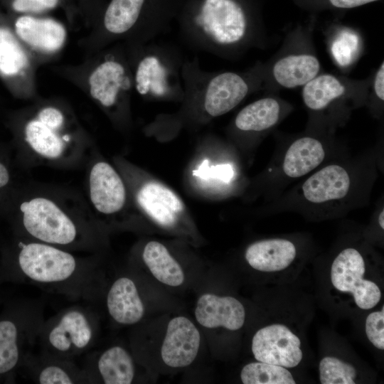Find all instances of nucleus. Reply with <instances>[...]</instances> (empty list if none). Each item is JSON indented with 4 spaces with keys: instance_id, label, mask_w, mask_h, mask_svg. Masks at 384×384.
Instances as JSON below:
<instances>
[{
    "instance_id": "17",
    "label": "nucleus",
    "mask_w": 384,
    "mask_h": 384,
    "mask_svg": "<svg viewBox=\"0 0 384 384\" xmlns=\"http://www.w3.org/2000/svg\"><path fill=\"white\" fill-rule=\"evenodd\" d=\"M200 342L199 331L188 318L174 317L167 326L161 349L162 360L172 368L189 366L198 355Z\"/></svg>"
},
{
    "instance_id": "21",
    "label": "nucleus",
    "mask_w": 384,
    "mask_h": 384,
    "mask_svg": "<svg viewBox=\"0 0 384 384\" xmlns=\"http://www.w3.org/2000/svg\"><path fill=\"white\" fill-rule=\"evenodd\" d=\"M297 255L296 244L283 238L256 241L250 244L245 252V258L250 267L266 272L286 269L294 262Z\"/></svg>"
},
{
    "instance_id": "12",
    "label": "nucleus",
    "mask_w": 384,
    "mask_h": 384,
    "mask_svg": "<svg viewBox=\"0 0 384 384\" xmlns=\"http://www.w3.org/2000/svg\"><path fill=\"white\" fill-rule=\"evenodd\" d=\"M300 339L283 324L259 329L252 341V351L257 361L294 368L302 359Z\"/></svg>"
},
{
    "instance_id": "32",
    "label": "nucleus",
    "mask_w": 384,
    "mask_h": 384,
    "mask_svg": "<svg viewBox=\"0 0 384 384\" xmlns=\"http://www.w3.org/2000/svg\"><path fill=\"white\" fill-rule=\"evenodd\" d=\"M193 174L205 180L215 178L226 184L232 182L235 178V171L232 164L224 163L209 166L208 159L203 160L198 168L193 171Z\"/></svg>"
},
{
    "instance_id": "22",
    "label": "nucleus",
    "mask_w": 384,
    "mask_h": 384,
    "mask_svg": "<svg viewBox=\"0 0 384 384\" xmlns=\"http://www.w3.org/2000/svg\"><path fill=\"white\" fill-rule=\"evenodd\" d=\"M248 85L239 75L225 72L210 81L204 97V107L212 117L223 115L235 107L247 95Z\"/></svg>"
},
{
    "instance_id": "23",
    "label": "nucleus",
    "mask_w": 384,
    "mask_h": 384,
    "mask_svg": "<svg viewBox=\"0 0 384 384\" xmlns=\"http://www.w3.org/2000/svg\"><path fill=\"white\" fill-rule=\"evenodd\" d=\"M286 107L274 97H264L242 108L235 119V126L240 132L262 134L273 129L284 117Z\"/></svg>"
},
{
    "instance_id": "2",
    "label": "nucleus",
    "mask_w": 384,
    "mask_h": 384,
    "mask_svg": "<svg viewBox=\"0 0 384 384\" xmlns=\"http://www.w3.org/2000/svg\"><path fill=\"white\" fill-rule=\"evenodd\" d=\"M24 283L70 299L92 301L101 294L97 261L73 251L12 236L0 250V284Z\"/></svg>"
},
{
    "instance_id": "15",
    "label": "nucleus",
    "mask_w": 384,
    "mask_h": 384,
    "mask_svg": "<svg viewBox=\"0 0 384 384\" xmlns=\"http://www.w3.org/2000/svg\"><path fill=\"white\" fill-rule=\"evenodd\" d=\"M82 368L88 384H129L135 377L134 359L121 346H111L99 353H87Z\"/></svg>"
},
{
    "instance_id": "19",
    "label": "nucleus",
    "mask_w": 384,
    "mask_h": 384,
    "mask_svg": "<svg viewBox=\"0 0 384 384\" xmlns=\"http://www.w3.org/2000/svg\"><path fill=\"white\" fill-rule=\"evenodd\" d=\"M136 201L148 216L165 227L174 225L184 210L181 199L169 188L155 181L140 186Z\"/></svg>"
},
{
    "instance_id": "36",
    "label": "nucleus",
    "mask_w": 384,
    "mask_h": 384,
    "mask_svg": "<svg viewBox=\"0 0 384 384\" xmlns=\"http://www.w3.org/2000/svg\"><path fill=\"white\" fill-rule=\"evenodd\" d=\"M375 1L377 0H329L334 6L342 9L354 8Z\"/></svg>"
},
{
    "instance_id": "33",
    "label": "nucleus",
    "mask_w": 384,
    "mask_h": 384,
    "mask_svg": "<svg viewBox=\"0 0 384 384\" xmlns=\"http://www.w3.org/2000/svg\"><path fill=\"white\" fill-rule=\"evenodd\" d=\"M384 306L370 313L366 320V334L368 340L378 349H384Z\"/></svg>"
},
{
    "instance_id": "37",
    "label": "nucleus",
    "mask_w": 384,
    "mask_h": 384,
    "mask_svg": "<svg viewBox=\"0 0 384 384\" xmlns=\"http://www.w3.org/2000/svg\"><path fill=\"white\" fill-rule=\"evenodd\" d=\"M2 244H3V242L0 240V250H1V247L2 246Z\"/></svg>"
},
{
    "instance_id": "20",
    "label": "nucleus",
    "mask_w": 384,
    "mask_h": 384,
    "mask_svg": "<svg viewBox=\"0 0 384 384\" xmlns=\"http://www.w3.org/2000/svg\"><path fill=\"white\" fill-rule=\"evenodd\" d=\"M105 302L109 315L118 324H135L145 313L137 286L129 277H119L110 284Z\"/></svg>"
},
{
    "instance_id": "38",
    "label": "nucleus",
    "mask_w": 384,
    "mask_h": 384,
    "mask_svg": "<svg viewBox=\"0 0 384 384\" xmlns=\"http://www.w3.org/2000/svg\"><path fill=\"white\" fill-rule=\"evenodd\" d=\"M1 296H0V303H1Z\"/></svg>"
},
{
    "instance_id": "25",
    "label": "nucleus",
    "mask_w": 384,
    "mask_h": 384,
    "mask_svg": "<svg viewBox=\"0 0 384 384\" xmlns=\"http://www.w3.org/2000/svg\"><path fill=\"white\" fill-rule=\"evenodd\" d=\"M142 260L154 277L161 283L171 287L183 283L185 276L181 265L161 243L156 241L146 243L142 252Z\"/></svg>"
},
{
    "instance_id": "28",
    "label": "nucleus",
    "mask_w": 384,
    "mask_h": 384,
    "mask_svg": "<svg viewBox=\"0 0 384 384\" xmlns=\"http://www.w3.org/2000/svg\"><path fill=\"white\" fill-rule=\"evenodd\" d=\"M134 80L136 90L142 95L151 90L162 95L167 90L165 70L154 56H146L139 63Z\"/></svg>"
},
{
    "instance_id": "7",
    "label": "nucleus",
    "mask_w": 384,
    "mask_h": 384,
    "mask_svg": "<svg viewBox=\"0 0 384 384\" xmlns=\"http://www.w3.org/2000/svg\"><path fill=\"white\" fill-rule=\"evenodd\" d=\"M97 319L87 306L72 305L45 319L38 342L41 351L67 359L90 351L97 333Z\"/></svg>"
},
{
    "instance_id": "10",
    "label": "nucleus",
    "mask_w": 384,
    "mask_h": 384,
    "mask_svg": "<svg viewBox=\"0 0 384 384\" xmlns=\"http://www.w3.org/2000/svg\"><path fill=\"white\" fill-rule=\"evenodd\" d=\"M365 271V260L360 250L348 247L334 258L331 280L338 291L351 293L359 308L370 309L380 302L381 292L375 283L363 278Z\"/></svg>"
},
{
    "instance_id": "16",
    "label": "nucleus",
    "mask_w": 384,
    "mask_h": 384,
    "mask_svg": "<svg viewBox=\"0 0 384 384\" xmlns=\"http://www.w3.org/2000/svg\"><path fill=\"white\" fill-rule=\"evenodd\" d=\"M19 370L30 380L40 384L87 383L82 367L74 360L56 356L41 351L30 352Z\"/></svg>"
},
{
    "instance_id": "3",
    "label": "nucleus",
    "mask_w": 384,
    "mask_h": 384,
    "mask_svg": "<svg viewBox=\"0 0 384 384\" xmlns=\"http://www.w3.org/2000/svg\"><path fill=\"white\" fill-rule=\"evenodd\" d=\"M62 197L31 193L18 185L2 215L12 236L58 246L73 252L95 251L97 224L88 211L75 210Z\"/></svg>"
},
{
    "instance_id": "31",
    "label": "nucleus",
    "mask_w": 384,
    "mask_h": 384,
    "mask_svg": "<svg viewBox=\"0 0 384 384\" xmlns=\"http://www.w3.org/2000/svg\"><path fill=\"white\" fill-rule=\"evenodd\" d=\"M14 160L9 146L0 143V216L2 217L18 183L14 176Z\"/></svg>"
},
{
    "instance_id": "34",
    "label": "nucleus",
    "mask_w": 384,
    "mask_h": 384,
    "mask_svg": "<svg viewBox=\"0 0 384 384\" xmlns=\"http://www.w3.org/2000/svg\"><path fill=\"white\" fill-rule=\"evenodd\" d=\"M59 0H14L13 9L19 13H41L55 8Z\"/></svg>"
},
{
    "instance_id": "8",
    "label": "nucleus",
    "mask_w": 384,
    "mask_h": 384,
    "mask_svg": "<svg viewBox=\"0 0 384 384\" xmlns=\"http://www.w3.org/2000/svg\"><path fill=\"white\" fill-rule=\"evenodd\" d=\"M60 72L105 109L114 107L131 86L126 67L114 57L88 58Z\"/></svg>"
},
{
    "instance_id": "13",
    "label": "nucleus",
    "mask_w": 384,
    "mask_h": 384,
    "mask_svg": "<svg viewBox=\"0 0 384 384\" xmlns=\"http://www.w3.org/2000/svg\"><path fill=\"white\" fill-rule=\"evenodd\" d=\"M196 22L220 44L240 41L246 30L244 12L233 0H205Z\"/></svg>"
},
{
    "instance_id": "5",
    "label": "nucleus",
    "mask_w": 384,
    "mask_h": 384,
    "mask_svg": "<svg viewBox=\"0 0 384 384\" xmlns=\"http://www.w3.org/2000/svg\"><path fill=\"white\" fill-rule=\"evenodd\" d=\"M349 152L321 135L304 134L278 145L260 175V192L270 202L326 162Z\"/></svg>"
},
{
    "instance_id": "14",
    "label": "nucleus",
    "mask_w": 384,
    "mask_h": 384,
    "mask_svg": "<svg viewBox=\"0 0 384 384\" xmlns=\"http://www.w3.org/2000/svg\"><path fill=\"white\" fill-rule=\"evenodd\" d=\"M88 199L97 213L111 215L124 206L127 191L117 171L107 162L98 161L90 167L87 178Z\"/></svg>"
},
{
    "instance_id": "35",
    "label": "nucleus",
    "mask_w": 384,
    "mask_h": 384,
    "mask_svg": "<svg viewBox=\"0 0 384 384\" xmlns=\"http://www.w3.org/2000/svg\"><path fill=\"white\" fill-rule=\"evenodd\" d=\"M373 89L376 97L383 101L384 100V64L382 63L378 70L373 83Z\"/></svg>"
},
{
    "instance_id": "24",
    "label": "nucleus",
    "mask_w": 384,
    "mask_h": 384,
    "mask_svg": "<svg viewBox=\"0 0 384 384\" xmlns=\"http://www.w3.org/2000/svg\"><path fill=\"white\" fill-rule=\"evenodd\" d=\"M319 69V61L314 55L294 54L277 60L272 73L279 85L294 88L306 84L318 75Z\"/></svg>"
},
{
    "instance_id": "11",
    "label": "nucleus",
    "mask_w": 384,
    "mask_h": 384,
    "mask_svg": "<svg viewBox=\"0 0 384 384\" xmlns=\"http://www.w3.org/2000/svg\"><path fill=\"white\" fill-rule=\"evenodd\" d=\"M13 30L40 64L59 54L68 38L65 26L51 18L22 15L16 19Z\"/></svg>"
},
{
    "instance_id": "18",
    "label": "nucleus",
    "mask_w": 384,
    "mask_h": 384,
    "mask_svg": "<svg viewBox=\"0 0 384 384\" xmlns=\"http://www.w3.org/2000/svg\"><path fill=\"white\" fill-rule=\"evenodd\" d=\"M195 316L197 321L206 328L223 326L235 331L243 326L245 311L240 302L233 297L208 293L198 299Z\"/></svg>"
},
{
    "instance_id": "27",
    "label": "nucleus",
    "mask_w": 384,
    "mask_h": 384,
    "mask_svg": "<svg viewBox=\"0 0 384 384\" xmlns=\"http://www.w3.org/2000/svg\"><path fill=\"white\" fill-rule=\"evenodd\" d=\"M144 0H112L103 18L105 31L113 36L128 32L136 23Z\"/></svg>"
},
{
    "instance_id": "1",
    "label": "nucleus",
    "mask_w": 384,
    "mask_h": 384,
    "mask_svg": "<svg viewBox=\"0 0 384 384\" xmlns=\"http://www.w3.org/2000/svg\"><path fill=\"white\" fill-rule=\"evenodd\" d=\"M383 151L373 147L334 159L268 202L266 210L294 212L321 220L367 206L381 171Z\"/></svg>"
},
{
    "instance_id": "4",
    "label": "nucleus",
    "mask_w": 384,
    "mask_h": 384,
    "mask_svg": "<svg viewBox=\"0 0 384 384\" xmlns=\"http://www.w3.org/2000/svg\"><path fill=\"white\" fill-rule=\"evenodd\" d=\"M15 164H23L31 154L48 163L71 158L87 136L70 108L59 100H38L11 117Z\"/></svg>"
},
{
    "instance_id": "9",
    "label": "nucleus",
    "mask_w": 384,
    "mask_h": 384,
    "mask_svg": "<svg viewBox=\"0 0 384 384\" xmlns=\"http://www.w3.org/2000/svg\"><path fill=\"white\" fill-rule=\"evenodd\" d=\"M40 63L14 30L0 25V75L11 92L22 99H36V73Z\"/></svg>"
},
{
    "instance_id": "6",
    "label": "nucleus",
    "mask_w": 384,
    "mask_h": 384,
    "mask_svg": "<svg viewBox=\"0 0 384 384\" xmlns=\"http://www.w3.org/2000/svg\"><path fill=\"white\" fill-rule=\"evenodd\" d=\"M45 321L41 300L7 303L0 314V383H11L38 342Z\"/></svg>"
},
{
    "instance_id": "26",
    "label": "nucleus",
    "mask_w": 384,
    "mask_h": 384,
    "mask_svg": "<svg viewBox=\"0 0 384 384\" xmlns=\"http://www.w3.org/2000/svg\"><path fill=\"white\" fill-rule=\"evenodd\" d=\"M345 87L335 76L316 75L304 85L302 98L306 108L314 113H322L345 92Z\"/></svg>"
},
{
    "instance_id": "30",
    "label": "nucleus",
    "mask_w": 384,
    "mask_h": 384,
    "mask_svg": "<svg viewBox=\"0 0 384 384\" xmlns=\"http://www.w3.org/2000/svg\"><path fill=\"white\" fill-rule=\"evenodd\" d=\"M319 380L322 384H354L356 370L350 363L327 356L319 363Z\"/></svg>"
},
{
    "instance_id": "29",
    "label": "nucleus",
    "mask_w": 384,
    "mask_h": 384,
    "mask_svg": "<svg viewBox=\"0 0 384 384\" xmlns=\"http://www.w3.org/2000/svg\"><path fill=\"white\" fill-rule=\"evenodd\" d=\"M244 384H295L291 373L284 367L255 362L245 365L240 373Z\"/></svg>"
}]
</instances>
